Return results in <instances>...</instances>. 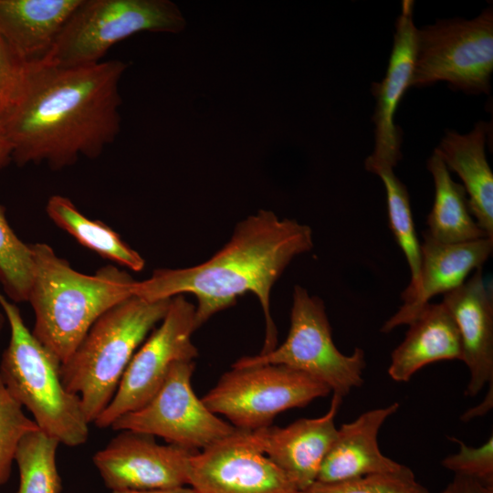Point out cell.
Here are the masks:
<instances>
[{"label": "cell", "mask_w": 493, "mask_h": 493, "mask_svg": "<svg viewBox=\"0 0 493 493\" xmlns=\"http://www.w3.org/2000/svg\"><path fill=\"white\" fill-rule=\"evenodd\" d=\"M449 492V489H448V487H446L441 493H448Z\"/></svg>", "instance_id": "36"}, {"label": "cell", "mask_w": 493, "mask_h": 493, "mask_svg": "<svg viewBox=\"0 0 493 493\" xmlns=\"http://www.w3.org/2000/svg\"><path fill=\"white\" fill-rule=\"evenodd\" d=\"M188 485L196 493H299L240 429L191 456Z\"/></svg>", "instance_id": "12"}, {"label": "cell", "mask_w": 493, "mask_h": 493, "mask_svg": "<svg viewBox=\"0 0 493 493\" xmlns=\"http://www.w3.org/2000/svg\"><path fill=\"white\" fill-rule=\"evenodd\" d=\"M414 5L412 0L402 2L386 74L382 81L372 85L376 99L372 116L375 142L372 153L364 162L370 173L383 166L394 168L402 158V130L394 123V115L404 94L411 87L417 31Z\"/></svg>", "instance_id": "14"}, {"label": "cell", "mask_w": 493, "mask_h": 493, "mask_svg": "<svg viewBox=\"0 0 493 493\" xmlns=\"http://www.w3.org/2000/svg\"><path fill=\"white\" fill-rule=\"evenodd\" d=\"M489 130V123L481 121L466 134L446 131L435 152L460 177L472 215L493 238V173L485 152Z\"/></svg>", "instance_id": "19"}, {"label": "cell", "mask_w": 493, "mask_h": 493, "mask_svg": "<svg viewBox=\"0 0 493 493\" xmlns=\"http://www.w3.org/2000/svg\"><path fill=\"white\" fill-rule=\"evenodd\" d=\"M5 320H6V317H5V313H4V311L3 312L0 311V333H1L2 330H3V328H4Z\"/></svg>", "instance_id": "35"}, {"label": "cell", "mask_w": 493, "mask_h": 493, "mask_svg": "<svg viewBox=\"0 0 493 493\" xmlns=\"http://www.w3.org/2000/svg\"><path fill=\"white\" fill-rule=\"evenodd\" d=\"M448 493H493V487L485 486L470 477L455 475L448 484Z\"/></svg>", "instance_id": "31"}, {"label": "cell", "mask_w": 493, "mask_h": 493, "mask_svg": "<svg viewBox=\"0 0 493 493\" xmlns=\"http://www.w3.org/2000/svg\"><path fill=\"white\" fill-rule=\"evenodd\" d=\"M398 408L399 404L393 403L341 425L323 459L317 481L339 482L403 469L405 466L384 456L378 445L382 425Z\"/></svg>", "instance_id": "18"}, {"label": "cell", "mask_w": 493, "mask_h": 493, "mask_svg": "<svg viewBox=\"0 0 493 493\" xmlns=\"http://www.w3.org/2000/svg\"><path fill=\"white\" fill-rule=\"evenodd\" d=\"M267 364L284 365L303 372L343 398L362 384L366 362L361 348H355L351 355L338 350L322 299L297 285L293 290L290 327L285 341L269 351L242 357L232 367Z\"/></svg>", "instance_id": "7"}, {"label": "cell", "mask_w": 493, "mask_h": 493, "mask_svg": "<svg viewBox=\"0 0 493 493\" xmlns=\"http://www.w3.org/2000/svg\"><path fill=\"white\" fill-rule=\"evenodd\" d=\"M492 72V7L472 19H437L417 28L411 87L446 81L466 94H488Z\"/></svg>", "instance_id": "8"}, {"label": "cell", "mask_w": 493, "mask_h": 493, "mask_svg": "<svg viewBox=\"0 0 493 493\" xmlns=\"http://www.w3.org/2000/svg\"><path fill=\"white\" fill-rule=\"evenodd\" d=\"M313 247L311 228L293 219H279L259 210L238 223L229 241L206 261L184 268H158L135 281L132 295L146 300L196 297V330L246 292L258 299L266 320L264 353L277 347L278 333L270 314V292L288 265Z\"/></svg>", "instance_id": "2"}, {"label": "cell", "mask_w": 493, "mask_h": 493, "mask_svg": "<svg viewBox=\"0 0 493 493\" xmlns=\"http://www.w3.org/2000/svg\"><path fill=\"white\" fill-rule=\"evenodd\" d=\"M420 244V275L411 299L388 319L381 331L388 333L400 325L411 323L429 300L437 294H446L459 287L468 275L481 268L493 250V238L445 244L423 232Z\"/></svg>", "instance_id": "16"}, {"label": "cell", "mask_w": 493, "mask_h": 493, "mask_svg": "<svg viewBox=\"0 0 493 493\" xmlns=\"http://www.w3.org/2000/svg\"><path fill=\"white\" fill-rule=\"evenodd\" d=\"M333 394L328 412L316 418H301L285 427L266 426L250 431L251 438L293 482L299 492L314 482L338 428L335 418L342 403Z\"/></svg>", "instance_id": "15"}, {"label": "cell", "mask_w": 493, "mask_h": 493, "mask_svg": "<svg viewBox=\"0 0 493 493\" xmlns=\"http://www.w3.org/2000/svg\"><path fill=\"white\" fill-rule=\"evenodd\" d=\"M426 166L435 184L434 204L426 220L427 234L445 244L488 237L469 210L464 186L453 181L449 170L435 151Z\"/></svg>", "instance_id": "22"}, {"label": "cell", "mask_w": 493, "mask_h": 493, "mask_svg": "<svg viewBox=\"0 0 493 493\" xmlns=\"http://www.w3.org/2000/svg\"><path fill=\"white\" fill-rule=\"evenodd\" d=\"M194 312L195 306L183 295L172 298L159 327L135 351L113 398L94 421L97 427H110L121 415L143 406L159 390L174 362L197 357L192 341L196 330Z\"/></svg>", "instance_id": "11"}, {"label": "cell", "mask_w": 493, "mask_h": 493, "mask_svg": "<svg viewBox=\"0 0 493 493\" xmlns=\"http://www.w3.org/2000/svg\"><path fill=\"white\" fill-rule=\"evenodd\" d=\"M404 341L393 351L388 367L395 382H408L421 368L446 360H461L459 333L444 304L427 303L408 324Z\"/></svg>", "instance_id": "20"}, {"label": "cell", "mask_w": 493, "mask_h": 493, "mask_svg": "<svg viewBox=\"0 0 493 493\" xmlns=\"http://www.w3.org/2000/svg\"><path fill=\"white\" fill-rule=\"evenodd\" d=\"M194 361L174 362L151 400L119 417L110 427L159 436L194 452L235 433L237 428L211 412L194 393Z\"/></svg>", "instance_id": "10"}, {"label": "cell", "mask_w": 493, "mask_h": 493, "mask_svg": "<svg viewBox=\"0 0 493 493\" xmlns=\"http://www.w3.org/2000/svg\"><path fill=\"white\" fill-rule=\"evenodd\" d=\"M41 64L21 58L0 36L1 132L27 98Z\"/></svg>", "instance_id": "27"}, {"label": "cell", "mask_w": 493, "mask_h": 493, "mask_svg": "<svg viewBox=\"0 0 493 493\" xmlns=\"http://www.w3.org/2000/svg\"><path fill=\"white\" fill-rule=\"evenodd\" d=\"M372 173L378 175L384 185L389 226L409 266L410 281L401 294L404 303L417 288L421 261L420 243L414 228L409 194L406 186L394 174L393 168L378 167Z\"/></svg>", "instance_id": "24"}, {"label": "cell", "mask_w": 493, "mask_h": 493, "mask_svg": "<svg viewBox=\"0 0 493 493\" xmlns=\"http://www.w3.org/2000/svg\"><path fill=\"white\" fill-rule=\"evenodd\" d=\"M11 153V147L4 134L0 131V168L12 160Z\"/></svg>", "instance_id": "34"}, {"label": "cell", "mask_w": 493, "mask_h": 493, "mask_svg": "<svg viewBox=\"0 0 493 493\" xmlns=\"http://www.w3.org/2000/svg\"><path fill=\"white\" fill-rule=\"evenodd\" d=\"M10 326L2 354L0 378L9 394L33 415L39 430L67 446L84 445L89 425L80 399L60 379V362L26 326L19 309L0 293Z\"/></svg>", "instance_id": "5"}, {"label": "cell", "mask_w": 493, "mask_h": 493, "mask_svg": "<svg viewBox=\"0 0 493 493\" xmlns=\"http://www.w3.org/2000/svg\"><path fill=\"white\" fill-rule=\"evenodd\" d=\"M172 299L136 296L115 305L89 328L72 354L60 364L65 389L80 399L89 424L113 398L135 351L164 318Z\"/></svg>", "instance_id": "4"}, {"label": "cell", "mask_w": 493, "mask_h": 493, "mask_svg": "<svg viewBox=\"0 0 493 493\" xmlns=\"http://www.w3.org/2000/svg\"><path fill=\"white\" fill-rule=\"evenodd\" d=\"M330 392L326 384L303 372L267 364L232 367L202 401L236 428L254 431L271 425L281 412L304 407Z\"/></svg>", "instance_id": "9"}, {"label": "cell", "mask_w": 493, "mask_h": 493, "mask_svg": "<svg viewBox=\"0 0 493 493\" xmlns=\"http://www.w3.org/2000/svg\"><path fill=\"white\" fill-rule=\"evenodd\" d=\"M489 390L484 399V401L479 404L477 406L474 407V409H470L467 411L461 417L464 421L471 420L477 416H480L488 413L492 408V403H493V383L489 385Z\"/></svg>", "instance_id": "32"}, {"label": "cell", "mask_w": 493, "mask_h": 493, "mask_svg": "<svg viewBox=\"0 0 493 493\" xmlns=\"http://www.w3.org/2000/svg\"><path fill=\"white\" fill-rule=\"evenodd\" d=\"M129 64L60 68L42 59L30 92L3 130L17 165L53 169L99 157L121 130L119 82Z\"/></svg>", "instance_id": "1"}, {"label": "cell", "mask_w": 493, "mask_h": 493, "mask_svg": "<svg viewBox=\"0 0 493 493\" xmlns=\"http://www.w3.org/2000/svg\"><path fill=\"white\" fill-rule=\"evenodd\" d=\"M33 273L31 246L16 236L0 205V282L14 302L28 300Z\"/></svg>", "instance_id": "26"}, {"label": "cell", "mask_w": 493, "mask_h": 493, "mask_svg": "<svg viewBox=\"0 0 493 493\" xmlns=\"http://www.w3.org/2000/svg\"><path fill=\"white\" fill-rule=\"evenodd\" d=\"M459 449L442 460L446 469L470 477L485 486L493 487V437L477 447L467 446L456 438Z\"/></svg>", "instance_id": "30"}, {"label": "cell", "mask_w": 493, "mask_h": 493, "mask_svg": "<svg viewBox=\"0 0 493 493\" xmlns=\"http://www.w3.org/2000/svg\"><path fill=\"white\" fill-rule=\"evenodd\" d=\"M196 452L160 445L153 435L122 430L92 457L104 485L114 490H148L188 485Z\"/></svg>", "instance_id": "13"}, {"label": "cell", "mask_w": 493, "mask_h": 493, "mask_svg": "<svg viewBox=\"0 0 493 493\" xmlns=\"http://www.w3.org/2000/svg\"><path fill=\"white\" fill-rule=\"evenodd\" d=\"M112 493H196L191 487H176L170 488L148 489V490H114Z\"/></svg>", "instance_id": "33"}, {"label": "cell", "mask_w": 493, "mask_h": 493, "mask_svg": "<svg viewBox=\"0 0 493 493\" xmlns=\"http://www.w3.org/2000/svg\"><path fill=\"white\" fill-rule=\"evenodd\" d=\"M299 493H428V490L405 466L393 473L370 475L339 482L316 481Z\"/></svg>", "instance_id": "28"}, {"label": "cell", "mask_w": 493, "mask_h": 493, "mask_svg": "<svg viewBox=\"0 0 493 493\" xmlns=\"http://www.w3.org/2000/svg\"><path fill=\"white\" fill-rule=\"evenodd\" d=\"M81 0H0V36L26 60H41Z\"/></svg>", "instance_id": "21"}, {"label": "cell", "mask_w": 493, "mask_h": 493, "mask_svg": "<svg viewBox=\"0 0 493 493\" xmlns=\"http://www.w3.org/2000/svg\"><path fill=\"white\" fill-rule=\"evenodd\" d=\"M185 25L177 5L168 0H81L44 59L60 68L95 64L134 34L179 33Z\"/></svg>", "instance_id": "6"}, {"label": "cell", "mask_w": 493, "mask_h": 493, "mask_svg": "<svg viewBox=\"0 0 493 493\" xmlns=\"http://www.w3.org/2000/svg\"><path fill=\"white\" fill-rule=\"evenodd\" d=\"M37 429L36 422L25 414L22 405L9 394L0 378V488L11 476L20 441Z\"/></svg>", "instance_id": "29"}, {"label": "cell", "mask_w": 493, "mask_h": 493, "mask_svg": "<svg viewBox=\"0 0 493 493\" xmlns=\"http://www.w3.org/2000/svg\"><path fill=\"white\" fill-rule=\"evenodd\" d=\"M59 444L39 429L22 438L15 456L19 470L16 493L61 492L62 481L57 466Z\"/></svg>", "instance_id": "25"}, {"label": "cell", "mask_w": 493, "mask_h": 493, "mask_svg": "<svg viewBox=\"0 0 493 493\" xmlns=\"http://www.w3.org/2000/svg\"><path fill=\"white\" fill-rule=\"evenodd\" d=\"M30 246L34 273L27 301L36 319L32 333L62 363L103 313L133 296L135 280L110 265L94 275L82 274L48 245Z\"/></svg>", "instance_id": "3"}, {"label": "cell", "mask_w": 493, "mask_h": 493, "mask_svg": "<svg viewBox=\"0 0 493 493\" xmlns=\"http://www.w3.org/2000/svg\"><path fill=\"white\" fill-rule=\"evenodd\" d=\"M442 303L455 320L461 341V361L470 373L465 394L476 396L486 384L493 383V299L482 267L444 294Z\"/></svg>", "instance_id": "17"}, {"label": "cell", "mask_w": 493, "mask_h": 493, "mask_svg": "<svg viewBox=\"0 0 493 493\" xmlns=\"http://www.w3.org/2000/svg\"><path fill=\"white\" fill-rule=\"evenodd\" d=\"M46 211L58 226L83 246L133 271L143 269L145 261L137 251L107 225L82 215L70 199L58 194L52 195L47 201Z\"/></svg>", "instance_id": "23"}]
</instances>
